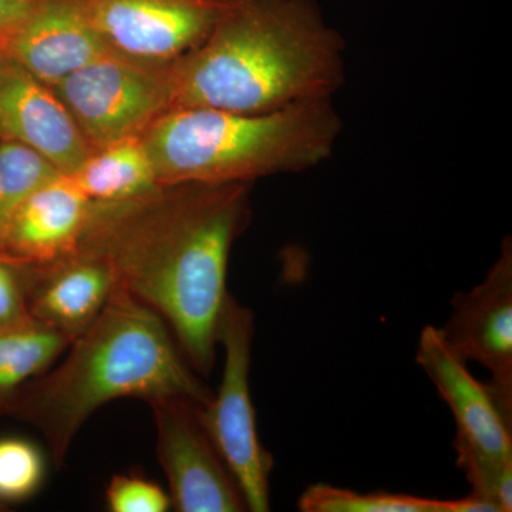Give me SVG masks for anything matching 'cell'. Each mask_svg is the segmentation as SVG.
Wrapping results in <instances>:
<instances>
[{
    "mask_svg": "<svg viewBox=\"0 0 512 512\" xmlns=\"http://www.w3.org/2000/svg\"><path fill=\"white\" fill-rule=\"evenodd\" d=\"M342 131L332 100L244 114L207 107L168 110L141 134L160 187L254 183L328 160Z\"/></svg>",
    "mask_w": 512,
    "mask_h": 512,
    "instance_id": "cell-4",
    "label": "cell"
},
{
    "mask_svg": "<svg viewBox=\"0 0 512 512\" xmlns=\"http://www.w3.org/2000/svg\"><path fill=\"white\" fill-rule=\"evenodd\" d=\"M70 343L72 339L35 319L0 328V416L12 412L22 390L45 375Z\"/></svg>",
    "mask_w": 512,
    "mask_h": 512,
    "instance_id": "cell-16",
    "label": "cell"
},
{
    "mask_svg": "<svg viewBox=\"0 0 512 512\" xmlns=\"http://www.w3.org/2000/svg\"><path fill=\"white\" fill-rule=\"evenodd\" d=\"M69 178L93 202L134 200L160 188L141 137L92 151Z\"/></svg>",
    "mask_w": 512,
    "mask_h": 512,
    "instance_id": "cell-15",
    "label": "cell"
},
{
    "mask_svg": "<svg viewBox=\"0 0 512 512\" xmlns=\"http://www.w3.org/2000/svg\"><path fill=\"white\" fill-rule=\"evenodd\" d=\"M453 313L441 338L463 362L490 370L485 383L498 412L512 427V244L504 239L500 258L480 285L454 295Z\"/></svg>",
    "mask_w": 512,
    "mask_h": 512,
    "instance_id": "cell-9",
    "label": "cell"
},
{
    "mask_svg": "<svg viewBox=\"0 0 512 512\" xmlns=\"http://www.w3.org/2000/svg\"><path fill=\"white\" fill-rule=\"evenodd\" d=\"M3 510V504H0V511Z\"/></svg>",
    "mask_w": 512,
    "mask_h": 512,
    "instance_id": "cell-25",
    "label": "cell"
},
{
    "mask_svg": "<svg viewBox=\"0 0 512 512\" xmlns=\"http://www.w3.org/2000/svg\"><path fill=\"white\" fill-rule=\"evenodd\" d=\"M46 477L42 451L18 437L0 439V504L28 500Z\"/></svg>",
    "mask_w": 512,
    "mask_h": 512,
    "instance_id": "cell-19",
    "label": "cell"
},
{
    "mask_svg": "<svg viewBox=\"0 0 512 512\" xmlns=\"http://www.w3.org/2000/svg\"><path fill=\"white\" fill-rule=\"evenodd\" d=\"M36 0H0V36L28 15Z\"/></svg>",
    "mask_w": 512,
    "mask_h": 512,
    "instance_id": "cell-22",
    "label": "cell"
},
{
    "mask_svg": "<svg viewBox=\"0 0 512 512\" xmlns=\"http://www.w3.org/2000/svg\"><path fill=\"white\" fill-rule=\"evenodd\" d=\"M114 288L109 264L77 247L59 261L29 269L26 305L30 318L73 342L99 318Z\"/></svg>",
    "mask_w": 512,
    "mask_h": 512,
    "instance_id": "cell-14",
    "label": "cell"
},
{
    "mask_svg": "<svg viewBox=\"0 0 512 512\" xmlns=\"http://www.w3.org/2000/svg\"><path fill=\"white\" fill-rule=\"evenodd\" d=\"M63 175L36 151L0 140V228L33 191Z\"/></svg>",
    "mask_w": 512,
    "mask_h": 512,
    "instance_id": "cell-18",
    "label": "cell"
},
{
    "mask_svg": "<svg viewBox=\"0 0 512 512\" xmlns=\"http://www.w3.org/2000/svg\"><path fill=\"white\" fill-rule=\"evenodd\" d=\"M9 66V60L0 53V83H2L3 77H5L6 72H8Z\"/></svg>",
    "mask_w": 512,
    "mask_h": 512,
    "instance_id": "cell-24",
    "label": "cell"
},
{
    "mask_svg": "<svg viewBox=\"0 0 512 512\" xmlns=\"http://www.w3.org/2000/svg\"><path fill=\"white\" fill-rule=\"evenodd\" d=\"M447 504V512H498L490 501L474 493L461 500H447Z\"/></svg>",
    "mask_w": 512,
    "mask_h": 512,
    "instance_id": "cell-23",
    "label": "cell"
},
{
    "mask_svg": "<svg viewBox=\"0 0 512 512\" xmlns=\"http://www.w3.org/2000/svg\"><path fill=\"white\" fill-rule=\"evenodd\" d=\"M345 47L316 0H229L204 42L171 64V109L261 114L332 100Z\"/></svg>",
    "mask_w": 512,
    "mask_h": 512,
    "instance_id": "cell-2",
    "label": "cell"
},
{
    "mask_svg": "<svg viewBox=\"0 0 512 512\" xmlns=\"http://www.w3.org/2000/svg\"><path fill=\"white\" fill-rule=\"evenodd\" d=\"M255 316L228 293L222 309L218 345L224 346L221 386L198 414L208 436L237 481L248 511L271 510V473L274 457L256 429L249 392V370L254 345Z\"/></svg>",
    "mask_w": 512,
    "mask_h": 512,
    "instance_id": "cell-5",
    "label": "cell"
},
{
    "mask_svg": "<svg viewBox=\"0 0 512 512\" xmlns=\"http://www.w3.org/2000/svg\"><path fill=\"white\" fill-rule=\"evenodd\" d=\"M93 204L66 175L42 185L0 228V258L20 268H37L73 254Z\"/></svg>",
    "mask_w": 512,
    "mask_h": 512,
    "instance_id": "cell-11",
    "label": "cell"
},
{
    "mask_svg": "<svg viewBox=\"0 0 512 512\" xmlns=\"http://www.w3.org/2000/svg\"><path fill=\"white\" fill-rule=\"evenodd\" d=\"M303 512H447V500L409 494L356 493L329 484H313L299 498Z\"/></svg>",
    "mask_w": 512,
    "mask_h": 512,
    "instance_id": "cell-17",
    "label": "cell"
},
{
    "mask_svg": "<svg viewBox=\"0 0 512 512\" xmlns=\"http://www.w3.org/2000/svg\"><path fill=\"white\" fill-rule=\"evenodd\" d=\"M106 505L111 512H167L171 498L143 476L116 474L106 488Z\"/></svg>",
    "mask_w": 512,
    "mask_h": 512,
    "instance_id": "cell-20",
    "label": "cell"
},
{
    "mask_svg": "<svg viewBox=\"0 0 512 512\" xmlns=\"http://www.w3.org/2000/svg\"><path fill=\"white\" fill-rule=\"evenodd\" d=\"M252 184L185 183L94 202L79 247L167 323L195 372L214 369L232 245L251 221Z\"/></svg>",
    "mask_w": 512,
    "mask_h": 512,
    "instance_id": "cell-1",
    "label": "cell"
},
{
    "mask_svg": "<svg viewBox=\"0 0 512 512\" xmlns=\"http://www.w3.org/2000/svg\"><path fill=\"white\" fill-rule=\"evenodd\" d=\"M29 268H20L0 258V328L30 318L26 305Z\"/></svg>",
    "mask_w": 512,
    "mask_h": 512,
    "instance_id": "cell-21",
    "label": "cell"
},
{
    "mask_svg": "<svg viewBox=\"0 0 512 512\" xmlns=\"http://www.w3.org/2000/svg\"><path fill=\"white\" fill-rule=\"evenodd\" d=\"M0 140L36 151L66 177L92 153L52 87L13 63L0 83Z\"/></svg>",
    "mask_w": 512,
    "mask_h": 512,
    "instance_id": "cell-12",
    "label": "cell"
},
{
    "mask_svg": "<svg viewBox=\"0 0 512 512\" xmlns=\"http://www.w3.org/2000/svg\"><path fill=\"white\" fill-rule=\"evenodd\" d=\"M113 52L171 66L204 42L229 0H80Z\"/></svg>",
    "mask_w": 512,
    "mask_h": 512,
    "instance_id": "cell-7",
    "label": "cell"
},
{
    "mask_svg": "<svg viewBox=\"0 0 512 512\" xmlns=\"http://www.w3.org/2000/svg\"><path fill=\"white\" fill-rule=\"evenodd\" d=\"M150 407L171 507L178 512L248 511L237 481L202 426L201 404L167 399Z\"/></svg>",
    "mask_w": 512,
    "mask_h": 512,
    "instance_id": "cell-8",
    "label": "cell"
},
{
    "mask_svg": "<svg viewBox=\"0 0 512 512\" xmlns=\"http://www.w3.org/2000/svg\"><path fill=\"white\" fill-rule=\"evenodd\" d=\"M92 151L141 137L171 110L170 66L104 53L52 86Z\"/></svg>",
    "mask_w": 512,
    "mask_h": 512,
    "instance_id": "cell-6",
    "label": "cell"
},
{
    "mask_svg": "<svg viewBox=\"0 0 512 512\" xmlns=\"http://www.w3.org/2000/svg\"><path fill=\"white\" fill-rule=\"evenodd\" d=\"M416 360L456 419V451L512 461V427L498 412L487 386L447 348L439 328L423 329Z\"/></svg>",
    "mask_w": 512,
    "mask_h": 512,
    "instance_id": "cell-13",
    "label": "cell"
},
{
    "mask_svg": "<svg viewBox=\"0 0 512 512\" xmlns=\"http://www.w3.org/2000/svg\"><path fill=\"white\" fill-rule=\"evenodd\" d=\"M109 50L80 0H36L28 15L0 36V53L50 87Z\"/></svg>",
    "mask_w": 512,
    "mask_h": 512,
    "instance_id": "cell-10",
    "label": "cell"
},
{
    "mask_svg": "<svg viewBox=\"0 0 512 512\" xmlns=\"http://www.w3.org/2000/svg\"><path fill=\"white\" fill-rule=\"evenodd\" d=\"M66 352L59 366L22 390L10 412L45 437L57 467L84 423L104 404L134 397L148 404L185 399L204 406L214 396L163 318L119 286Z\"/></svg>",
    "mask_w": 512,
    "mask_h": 512,
    "instance_id": "cell-3",
    "label": "cell"
}]
</instances>
